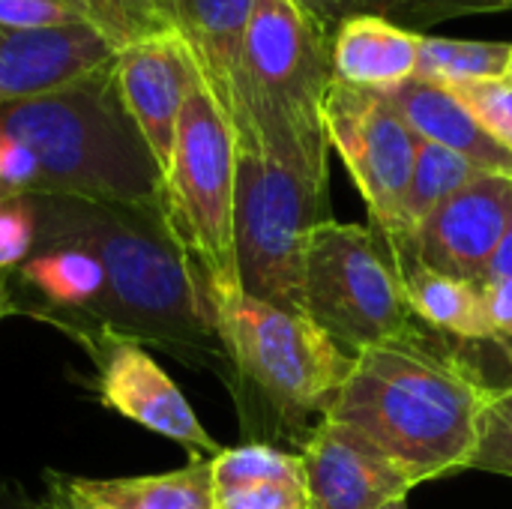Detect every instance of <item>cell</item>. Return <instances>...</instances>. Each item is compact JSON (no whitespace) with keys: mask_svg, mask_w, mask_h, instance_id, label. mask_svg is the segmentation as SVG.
Listing matches in <instances>:
<instances>
[{"mask_svg":"<svg viewBox=\"0 0 512 509\" xmlns=\"http://www.w3.org/2000/svg\"><path fill=\"white\" fill-rule=\"evenodd\" d=\"M384 509H408V504L405 501H396V504H387Z\"/></svg>","mask_w":512,"mask_h":509,"instance_id":"obj_37","label":"cell"},{"mask_svg":"<svg viewBox=\"0 0 512 509\" xmlns=\"http://www.w3.org/2000/svg\"><path fill=\"white\" fill-rule=\"evenodd\" d=\"M213 489L252 483V480H306L303 462L294 453H285L270 444H243L231 447L210 459Z\"/></svg>","mask_w":512,"mask_h":509,"instance_id":"obj_25","label":"cell"},{"mask_svg":"<svg viewBox=\"0 0 512 509\" xmlns=\"http://www.w3.org/2000/svg\"><path fill=\"white\" fill-rule=\"evenodd\" d=\"M111 57V45L87 24L57 30L0 24V108L75 81Z\"/></svg>","mask_w":512,"mask_h":509,"instance_id":"obj_14","label":"cell"},{"mask_svg":"<svg viewBox=\"0 0 512 509\" xmlns=\"http://www.w3.org/2000/svg\"><path fill=\"white\" fill-rule=\"evenodd\" d=\"M213 327L225 363L285 423L324 414L354 357L312 318L243 291L213 297Z\"/></svg>","mask_w":512,"mask_h":509,"instance_id":"obj_5","label":"cell"},{"mask_svg":"<svg viewBox=\"0 0 512 509\" xmlns=\"http://www.w3.org/2000/svg\"><path fill=\"white\" fill-rule=\"evenodd\" d=\"M21 285L42 297L39 309L51 321L87 315L105 288L102 267L81 249H42L18 267Z\"/></svg>","mask_w":512,"mask_h":509,"instance_id":"obj_20","label":"cell"},{"mask_svg":"<svg viewBox=\"0 0 512 509\" xmlns=\"http://www.w3.org/2000/svg\"><path fill=\"white\" fill-rule=\"evenodd\" d=\"M87 27H93L111 51H123L147 36L177 30L174 0H78Z\"/></svg>","mask_w":512,"mask_h":509,"instance_id":"obj_24","label":"cell"},{"mask_svg":"<svg viewBox=\"0 0 512 509\" xmlns=\"http://www.w3.org/2000/svg\"><path fill=\"white\" fill-rule=\"evenodd\" d=\"M330 84V33L294 0H255L225 108L237 150L264 153L330 183L321 117Z\"/></svg>","mask_w":512,"mask_h":509,"instance_id":"obj_4","label":"cell"},{"mask_svg":"<svg viewBox=\"0 0 512 509\" xmlns=\"http://www.w3.org/2000/svg\"><path fill=\"white\" fill-rule=\"evenodd\" d=\"M471 468L512 477V384L492 390Z\"/></svg>","mask_w":512,"mask_h":509,"instance_id":"obj_26","label":"cell"},{"mask_svg":"<svg viewBox=\"0 0 512 509\" xmlns=\"http://www.w3.org/2000/svg\"><path fill=\"white\" fill-rule=\"evenodd\" d=\"M303 315L351 357L417 327L387 240L375 228L336 219L309 234Z\"/></svg>","mask_w":512,"mask_h":509,"instance_id":"obj_8","label":"cell"},{"mask_svg":"<svg viewBox=\"0 0 512 509\" xmlns=\"http://www.w3.org/2000/svg\"><path fill=\"white\" fill-rule=\"evenodd\" d=\"M12 312H15V303H12V294L6 291V282H3V276H0V321L9 318Z\"/></svg>","mask_w":512,"mask_h":509,"instance_id":"obj_35","label":"cell"},{"mask_svg":"<svg viewBox=\"0 0 512 509\" xmlns=\"http://www.w3.org/2000/svg\"><path fill=\"white\" fill-rule=\"evenodd\" d=\"M504 3H507V6H510V9H512V0H504Z\"/></svg>","mask_w":512,"mask_h":509,"instance_id":"obj_38","label":"cell"},{"mask_svg":"<svg viewBox=\"0 0 512 509\" xmlns=\"http://www.w3.org/2000/svg\"><path fill=\"white\" fill-rule=\"evenodd\" d=\"M0 24L18 30H57L87 21L78 0H0Z\"/></svg>","mask_w":512,"mask_h":509,"instance_id":"obj_30","label":"cell"},{"mask_svg":"<svg viewBox=\"0 0 512 509\" xmlns=\"http://www.w3.org/2000/svg\"><path fill=\"white\" fill-rule=\"evenodd\" d=\"M252 6L255 0H174L177 30L189 42L204 87L222 114L231 102Z\"/></svg>","mask_w":512,"mask_h":509,"instance_id":"obj_17","label":"cell"},{"mask_svg":"<svg viewBox=\"0 0 512 509\" xmlns=\"http://www.w3.org/2000/svg\"><path fill=\"white\" fill-rule=\"evenodd\" d=\"M492 390L477 366L414 327L354 354L324 417L360 432L420 486L471 468Z\"/></svg>","mask_w":512,"mask_h":509,"instance_id":"obj_2","label":"cell"},{"mask_svg":"<svg viewBox=\"0 0 512 509\" xmlns=\"http://www.w3.org/2000/svg\"><path fill=\"white\" fill-rule=\"evenodd\" d=\"M36 216V249H81L102 267L99 303L57 321L72 336L111 333L159 345L183 360H225L204 282L174 243L159 210L99 204L63 195H27Z\"/></svg>","mask_w":512,"mask_h":509,"instance_id":"obj_1","label":"cell"},{"mask_svg":"<svg viewBox=\"0 0 512 509\" xmlns=\"http://www.w3.org/2000/svg\"><path fill=\"white\" fill-rule=\"evenodd\" d=\"M321 30L333 36V30L360 15L387 18L399 27L423 33L435 24L465 18V15H489L510 9L504 0H294Z\"/></svg>","mask_w":512,"mask_h":509,"instance_id":"obj_21","label":"cell"},{"mask_svg":"<svg viewBox=\"0 0 512 509\" xmlns=\"http://www.w3.org/2000/svg\"><path fill=\"white\" fill-rule=\"evenodd\" d=\"M477 171L471 162H465L462 156L423 141L417 144L414 153V168H411V180L405 189V201H402V240H411L414 231L450 198L456 195L465 183H471ZM396 240V243H402Z\"/></svg>","mask_w":512,"mask_h":509,"instance_id":"obj_22","label":"cell"},{"mask_svg":"<svg viewBox=\"0 0 512 509\" xmlns=\"http://www.w3.org/2000/svg\"><path fill=\"white\" fill-rule=\"evenodd\" d=\"M36 249V216L27 195H0V276L18 270Z\"/></svg>","mask_w":512,"mask_h":509,"instance_id":"obj_29","label":"cell"},{"mask_svg":"<svg viewBox=\"0 0 512 509\" xmlns=\"http://www.w3.org/2000/svg\"><path fill=\"white\" fill-rule=\"evenodd\" d=\"M0 135L33 156V192L162 213V171L123 105L114 57L48 93L3 105Z\"/></svg>","mask_w":512,"mask_h":509,"instance_id":"obj_3","label":"cell"},{"mask_svg":"<svg viewBox=\"0 0 512 509\" xmlns=\"http://www.w3.org/2000/svg\"><path fill=\"white\" fill-rule=\"evenodd\" d=\"M480 294L495 342H512V279H486L480 282Z\"/></svg>","mask_w":512,"mask_h":509,"instance_id":"obj_31","label":"cell"},{"mask_svg":"<svg viewBox=\"0 0 512 509\" xmlns=\"http://www.w3.org/2000/svg\"><path fill=\"white\" fill-rule=\"evenodd\" d=\"M216 509H306V480H252L213 489Z\"/></svg>","mask_w":512,"mask_h":509,"instance_id":"obj_28","label":"cell"},{"mask_svg":"<svg viewBox=\"0 0 512 509\" xmlns=\"http://www.w3.org/2000/svg\"><path fill=\"white\" fill-rule=\"evenodd\" d=\"M420 39L387 18H348L330 36L333 81L387 93L417 75Z\"/></svg>","mask_w":512,"mask_h":509,"instance_id":"obj_16","label":"cell"},{"mask_svg":"<svg viewBox=\"0 0 512 509\" xmlns=\"http://www.w3.org/2000/svg\"><path fill=\"white\" fill-rule=\"evenodd\" d=\"M75 339L84 342L96 360V396L108 411L180 444L192 459H213L222 453L189 399L141 342L111 333H84Z\"/></svg>","mask_w":512,"mask_h":509,"instance_id":"obj_10","label":"cell"},{"mask_svg":"<svg viewBox=\"0 0 512 509\" xmlns=\"http://www.w3.org/2000/svg\"><path fill=\"white\" fill-rule=\"evenodd\" d=\"M512 42H480V39H453V36H423L417 57V78L462 87L474 81L504 78Z\"/></svg>","mask_w":512,"mask_h":509,"instance_id":"obj_23","label":"cell"},{"mask_svg":"<svg viewBox=\"0 0 512 509\" xmlns=\"http://www.w3.org/2000/svg\"><path fill=\"white\" fill-rule=\"evenodd\" d=\"M324 219H330L327 180L237 150L234 252L243 294L303 315L306 243Z\"/></svg>","mask_w":512,"mask_h":509,"instance_id":"obj_7","label":"cell"},{"mask_svg":"<svg viewBox=\"0 0 512 509\" xmlns=\"http://www.w3.org/2000/svg\"><path fill=\"white\" fill-rule=\"evenodd\" d=\"M384 96L393 102V108L402 114V120L417 138L462 156L483 174L512 180V150L483 129V123L453 90L414 75L411 81L387 90Z\"/></svg>","mask_w":512,"mask_h":509,"instance_id":"obj_15","label":"cell"},{"mask_svg":"<svg viewBox=\"0 0 512 509\" xmlns=\"http://www.w3.org/2000/svg\"><path fill=\"white\" fill-rule=\"evenodd\" d=\"M504 78H510L512 81V48H510V60H507V72H504Z\"/></svg>","mask_w":512,"mask_h":509,"instance_id":"obj_36","label":"cell"},{"mask_svg":"<svg viewBox=\"0 0 512 509\" xmlns=\"http://www.w3.org/2000/svg\"><path fill=\"white\" fill-rule=\"evenodd\" d=\"M114 75L126 111L165 177L180 111L192 90L204 87L198 60L180 30H165L117 51Z\"/></svg>","mask_w":512,"mask_h":509,"instance_id":"obj_11","label":"cell"},{"mask_svg":"<svg viewBox=\"0 0 512 509\" xmlns=\"http://www.w3.org/2000/svg\"><path fill=\"white\" fill-rule=\"evenodd\" d=\"M510 207V177L477 174L414 231L408 246L435 273L480 285L504 237Z\"/></svg>","mask_w":512,"mask_h":509,"instance_id":"obj_12","label":"cell"},{"mask_svg":"<svg viewBox=\"0 0 512 509\" xmlns=\"http://www.w3.org/2000/svg\"><path fill=\"white\" fill-rule=\"evenodd\" d=\"M0 509H36V501H30L15 483H0Z\"/></svg>","mask_w":512,"mask_h":509,"instance_id":"obj_34","label":"cell"},{"mask_svg":"<svg viewBox=\"0 0 512 509\" xmlns=\"http://www.w3.org/2000/svg\"><path fill=\"white\" fill-rule=\"evenodd\" d=\"M450 90V87H447ZM453 93L468 105V111L483 123V129L512 150V81L489 78L453 87Z\"/></svg>","mask_w":512,"mask_h":509,"instance_id":"obj_27","label":"cell"},{"mask_svg":"<svg viewBox=\"0 0 512 509\" xmlns=\"http://www.w3.org/2000/svg\"><path fill=\"white\" fill-rule=\"evenodd\" d=\"M321 117L327 144L360 189L375 231L387 243L402 240V201L420 138L381 90L339 81L330 84Z\"/></svg>","mask_w":512,"mask_h":509,"instance_id":"obj_9","label":"cell"},{"mask_svg":"<svg viewBox=\"0 0 512 509\" xmlns=\"http://www.w3.org/2000/svg\"><path fill=\"white\" fill-rule=\"evenodd\" d=\"M393 252V261L399 267L402 276V288H405V300L414 312V318H420L423 324L459 336V339H471V342H495L492 324L486 318V306H483V294L480 285L456 279V276H444L435 273L432 267H426L408 246V240L402 243H387Z\"/></svg>","mask_w":512,"mask_h":509,"instance_id":"obj_18","label":"cell"},{"mask_svg":"<svg viewBox=\"0 0 512 509\" xmlns=\"http://www.w3.org/2000/svg\"><path fill=\"white\" fill-rule=\"evenodd\" d=\"M75 480L102 509H216L210 459H192L186 468L147 477Z\"/></svg>","mask_w":512,"mask_h":509,"instance_id":"obj_19","label":"cell"},{"mask_svg":"<svg viewBox=\"0 0 512 509\" xmlns=\"http://www.w3.org/2000/svg\"><path fill=\"white\" fill-rule=\"evenodd\" d=\"M234 180L237 144L231 123L207 87H198L177 120L171 162L162 177V219L210 300L243 291L234 252Z\"/></svg>","mask_w":512,"mask_h":509,"instance_id":"obj_6","label":"cell"},{"mask_svg":"<svg viewBox=\"0 0 512 509\" xmlns=\"http://www.w3.org/2000/svg\"><path fill=\"white\" fill-rule=\"evenodd\" d=\"M36 509H102L93 498H87L72 474H45V498L36 504Z\"/></svg>","mask_w":512,"mask_h":509,"instance_id":"obj_32","label":"cell"},{"mask_svg":"<svg viewBox=\"0 0 512 509\" xmlns=\"http://www.w3.org/2000/svg\"><path fill=\"white\" fill-rule=\"evenodd\" d=\"M486 279H512V207L510 219H507V228H504V237L489 261V270H486ZM483 279V282H486Z\"/></svg>","mask_w":512,"mask_h":509,"instance_id":"obj_33","label":"cell"},{"mask_svg":"<svg viewBox=\"0 0 512 509\" xmlns=\"http://www.w3.org/2000/svg\"><path fill=\"white\" fill-rule=\"evenodd\" d=\"M306 509H384L405 501L411 480L360 432L321 417L300 453Z\"/></svg>","mask_w":512,"mask_h":509,"instance_id":"obj_13","label":"cell"}]
</instances>
